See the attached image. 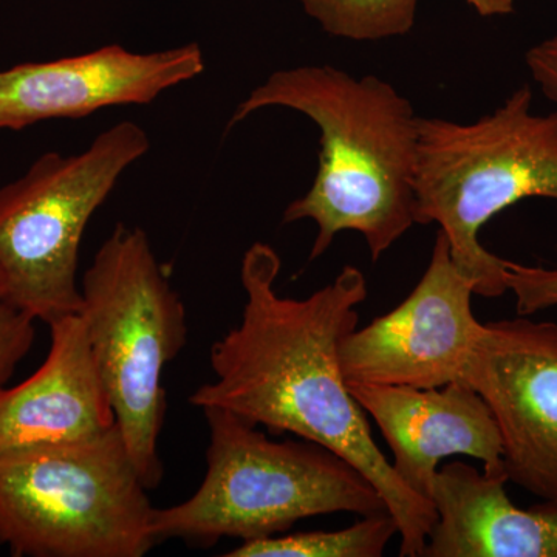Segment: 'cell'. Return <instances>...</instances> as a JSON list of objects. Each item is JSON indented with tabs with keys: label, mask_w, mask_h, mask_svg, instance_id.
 I'll use <instances>...</instances> for the list:
<instances>
[{
	"label": "cell",
	"mask_w": 557,
	"mask_h": 557,
	"mask_svg": "<svg viewBox=\"0 0 557 557\" xmlns=\"http://www.w3.org/2000/svg\"><path fill=\"white\" fill-rule=\"evenodd\" d=\"M2 547H3L2 542H0V548H2Z\"/></svg>",
	"instance_id": "obj_21"
},
{
	"label": "cell",
	"mask_w": 557,
	"mask_h": 557,
	"mask_svg": "<svg viewBox=\"0 0 557 557\" xmlns=\"http://www.w3.org/2000/svg\"><path fill=\"white\" fill-rule=\"evenodd\" d=\"M36 319L17 310L0 296V391L27 357L36 338Z\"/></svg>",
	"instance_id": "obj_17"
},
{
	"label": "cell",
	"mask_w": 557,
	"mask_h": 557,
	"mask_svg": "<svg viewBox=\"0 0 557 557\" xmlns=\"http://www.w3.org/2000/svg\"><path fill=\"white\" fill-rule=\"evenodd\" d=\"M119 424L0 458V542L16 557H141L156 508Z\"/></svg>",
	"instance_id": "obj_6"
},
{
	"label": "cell",
	"mask_w": 557,
	"mask_h": 557,
	"mask_svg": "<svg viewBox=\"0 0 557 557\" xmlns=\"http://www.w3.org/2000/svg\"><path fill=\"white\" fill-rule=\"evenodd\" d=\"M505 284L515 295L519 317L557 306V267L545 269L505 260Z\"/></svg>",
	"instance_id": "obj_16"
},
{
	"label": "cell",
	"mask_w": 557,
	"mask_h": 557,
	"mask_svg": "<svg viewBox=\"0 0 557 557\" xmlns=\"http://www.w3.org/2000/svg\"><path fill=\"white\" fill-rule=\"evenodd\" d=\"M203 70L199 44L152 53L106 46L78 57L14 65L0 72V131L83 119L113 106L149 104Z\"/></svg>",
	"instance_id": "obj_10"
},
{
	"label": "cell",
	"mask_w": 557,
	"mask_h": 557,
	"mask_svg": "<svg viewBox=\"0 0 557 557\" xmlns=\"http://www.w3.org/2000/svg\"><path fill=\"white\" fill-rule=\"evenodd\" d=\"M507 482L463 461L440 467L429 493L437 522L421 557H557V502L516 507Z\"/></svg>",
	"instance_id": "obj_13"
},
{
	"label": "cell",
	"mask_w": 557,
	"mask_h": 557,
	"mask_svg": "<svg viewBox=\"0 0 557 557\" xmlns=\"http://www.w3.org/2000/svg\"><path fill=\"white\" fill-rule=\"evenodd\" d=\"M5 295V278H3L2 273H0V296Z\"/></svg>",
	"instance_id": "obj_20"
},
{
	"label": "cell",
	"mask_w": 557,
	"mask_h": 557,
	"mask_svg": "<svg viewBox=\"0 0 557 557\" xmlns=\"http://www.w3.org/2000/svg\"><path fill=\"white\" fill-rule=\"evenodd\" d=\"M347 387L386 438L398 478L428 500L443 458L468 456L482 461L483 471L505 472L496 420L465 381L437 388Z\"/></svg>",
	"instance_id": "obj_11"
},
{
	"label": "cell",
	"mask_w": 557,
	"mask_h": 557,
	"mask_svg": "<svg viewBox=\"0 0 557 557\" xmlns=\"http://www.w3.org/2000/svg\"><path fill=\"white\" fill-rule=\"evenodd\" d=\"M302 113L319 131V166L306 196L292 201L284 223L311 220L318 234L310 260L324 256L343 231L364 237L370 258L416 225L418 119L392 84L332 65L277 70L234 110L228 129L259 110Z\"/></svg>",
	"instance_id": "obj_2"
},
{
	"label": "cell",
	"mask_w": 557,
	"mask_h": 557,
	"mask_svg": "<svg viewBox=\"0 0 557 557\" xmlns=\"http://www.w3.org/2000/svg\"><path fill=\"white\" fill-rule=\"evenodd\" d=\"M480 16H509L515 13V0H467Z\"/></svg>",
	"instance_id": "obj_19"
},
{
	"label": "cell",
	"mask_w": 557,
	"mask_h": 557,
	"mask_svg": "<svg viewBox=\"0 0 557 557\" xmlns=\"http://www.w3.org/2000/svg\"><path fill=\"white\" fill-rule=\"evenodd\" d=\"M149 148L139 124L121 121L75 156L44 153L24 177L0 189L7 302L47 325L79 313L81 240L91 215Z\"/></svg>",
	"instance_id": "obj_7"
},
{
	"label": "cell",
	"mask_w": 557,
	"mask_h": 557,
	"mask_svg": "<svg viewBox=\"0 0 557 557\" xmlns=\"http://www.w3.org/2000/svg\"><path fill=\"white\" fill-rule=\"evenodd\" d=\"M474 295L475 282L457 269L438 231L408 298L341 343L347 383L437 388L461 381L483 330L472 311Z\"/></svg>",
	"instance_id": "obj_8"
},
{
	"label": "cell",
	"mask_w": 557,
	"mask_h": 557,
	"mask_svg": "<svg viewBox=\"0 0 557 557\" xmlns=\"http://www.w3.org/2000/svg\"><path fill=\"white\" fill-rule=\"evenodd\" d=\"M391 512L364 516L338 531H310L242 542L225 557H380L398 536Z\"/></svg>",
	"instance_id": "obj_14"
},
{
	"label": "cell",
	"mask_w": 557,
	"mask_h": 557,
	"mask_svg": "<svg viewBox=\"0 0 557 557\" xmlns=\"http://www.w3.org/2000/svg\"><path fill=\"white\" fill-rule=\"evenodd\" d=\"M95 364L139 478L163 480L159 453L166 416L164 368L188 343L185 302L157 259L148 234L116 225L79 282Z\"/></svg>",
	"instance_id": "obj_5"
},
{
	"label": "cell",
	"mask_w": 557,
	"mask_h": 557,
	"mask_svg": "<svg viewBox=\"0 0 557 557\" xmlns=\"http://www.w3.org/2000/svg\"><path fill=\"white\" fill-rule=\"evenodd\" d=\"M207 474L193 497L153 511L160 542L212 547L220 539L258 541L317 516L388 512L379 490L346 458L309 440L276 442L230 410L203 409Z\"/></svg>",
	"instance_id": "obj_3"
},
{
	"label": "cell",
	"mask_w": 557,
	"mask_h": 557,
	"mask_svg": "<svg viewBox=\"0 0 557 557\" xmlns=\"http://www.w3.org/2000/svg\"><path fill=\"white\" fill-rule=\"evenodd\" d=\"M525 62L544 97L557 104V35L531 47Z\"/></svg>",
	"instance_id": "obj_18"
},
{
	"label": "cell",
	"mask_w": 557,
	"mask_h": 557,
	"mask_svg": "<svg viewBox=\"0 0 557 557\" xmlns=\"http://www.w3.org/2000/svg\"><path fill=\"white\" fill-rule=\"evenodd\" d=\"M413 190L416 223L440 226L475 295H505V259L480 244V230L525 199L557 207V112L534 113L523 84L474 123L420 116Z\"/></svg>",
	"instance_id": "obj_4"
},
{
	"label": "cell",
	"mask_w": 557,
	"mask_h": 557,
	"mask_svg": "<svg viewBox=\"0 0 557 557\" xmlns=\"http://www.w3.org/2000/svg\"><path fill=\"white\" fill-rule=\"evenodd\" d=\"M46 361L0 391V458L101 437L116 424L79 313L49 325Z\"/></svg>",
	"instance_id": "obj_12"
},
{
	"label": "cell",
	"mask_w": 557,
	"mask_h": 557,
	"mask_svg": "<svg viewBox=\"0 0 557 557\" xmlns=\"http://www.w3.org/2000/svg\"><path fill=\"white\" fill-rule=\"evenodd\" d=\"M281 267L276 249L262 242L245 252L240 322L212 344L214 381L196 388L189 403L230 410L339 454L373 483L397 520L399 556L421 557L437 512L384 457L341 368V343L357 329L358 306L368 299L364 274L344 267L332 284L292 299L276 292Z\"/></svg>",
	"instance_id": "obj_1"
},
{
	"label": "cell",
	"mask_w": 557,
	"mask_h": 557,
	"mask_svg": "<svg viewBox=\"0 0 557 557\" xmlns=\"http://www.w3.org/2000/svg\"><path fill=\"white\" fill-rule=\"evenodd\" d=\"M461 381L496 420L508 482L557 502V324H483Z\"/></svg>",
	"instance_id": "obj_9"
},
{
	"label": "cell",
	"mask_w": 557,
	"mask_h": 557,
	"mask_svg": "<svg viewBox=\"0 0 557 557\" xmlns=\"http://www.w3.org/2000/svg\"><path fill=\"white\" fill-rule=\"evenodd\" d=\"M420 0H300L304 10L336 38L383 40L408 35Z\"/></svg>",
	"instance_id": "obj_15"
}]
</instances>
